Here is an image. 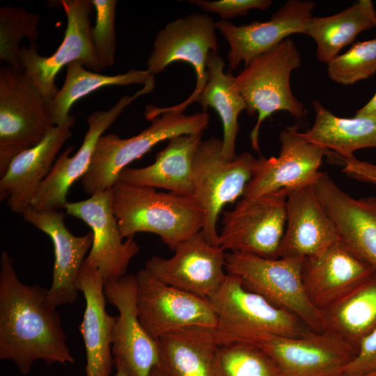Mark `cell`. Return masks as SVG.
I'll use <instances>...</instances> for the list:
<instances>
[{
    "mask_svg": "<svg viewBox=\"0 0 376 376\" xmlns=\"http://www.w3.org/2000/svg\"><path fill=\"white\" fill-rule=\"evenodd\" d=\"M13 260L4 251L0 259V359L15 363L24 375L33 363L73 364L56 307L48 289L18 278Z\"/></svg>",
    "mask_w": 376,
    "mask_h": 376,
    "instance_id": "1",
    "label": "cell"
},
{
    "mask_svg": "<svg viewBox=\"0 0 376 376\" xmlns=\"http://www.w3.org/2000/svg\"><path fill=\"white\" fill-rule=\"evenodd\" d=\"M112 210L123 238L158 235L171 250L201 231L203 212L191 196L118 180L111 188Z\"/></svg>",
    "mask_w": 376,
    "mask_h": 376,
    "instance_id": "2",
    "label": "cell"
},
{
    "mask_svg": "<svg viewBox=\"0 0 376 376\" xmlns=\"http://www.w3.org/2000/svg\"><path fill=\"white\" fill-rule=\"evenodd\" d=\"M301 54L294 42L286 38L257 56L234 77L233 88L243 97L249 116L258 114L250 133L252 148L259 152L258 136L263 122L277 111L301 118L304 106L293 95L290 75L301 66Z\"/></svg>",
    "mask_w": 376,
    "mask_h": 376,
    "instance_id": "3",
    "label": "cell"
},
{
    "mask_svg": "<svg viewBox=\"0 0 376 376\" xmlns=\"http://www.w3.org/2000/svg\"><path fill=\"white\" fill-rule=\"evenodd\" d=\"M207 299L217 318L214 334L219 345L250 343L263 336L299 337L312 331L294 314L246 289L230 274Z\"/></svg>",
    "mask_w": 376,
    "mask_h": 376,
    "instance_id": "4",
    "label": "cell"
},
{
    "mask_svg": "<svg viewBox=\"0 0 376 376\" xmlns=\"http://www.w3.org/2000/svg\"><path fill=\"white\" fill-rule=\"evenodd\" d=\"M150 122L149 127L130 138L109 134L99 139L89 169L81 179L86 194L92 196L111 189L125 168L157 143L180 134L203 133L210 116L207 111L193 114L164 111Z\"/></svg>",
    "mask_w": 376,
    "mask_h": 376,
    "instance_id": "5",
    "label": "cell"
},
{
    "mask_svg": "<svg viewBox=\"0 0 376 376\" xmlns=\"http://www.w3.org/2000/svg\"><path fill=\"white\" fill-rule=\"evenodd\" d=\"M302 258L269 259L241 252H227L225 269L242 285L301 320L311 330H325L323 311L309 300L301 277Z\"/></svg>",
    "mask_w": 376,
    "mask_h": 376,
    "instance_id": "6",
    "label": "cell"
},
{
    "mask_svg": "<svg viewBox=\"0 0 376 376\" xmlns=\"http://www.w3.org/2000/svg\"><path fill=\"white\" fill-rule=\"evenodd\" d=\"M48 102L23 70L0 68V176L15 157L38 144L54 127Z\"/></svg>",
    "mask_w": 376,
    "mask_h": 376,
    "instance_id": "7",
    "label": "cell"
},
{
    "mask_svg": "<svg viewBox=\"0 0 376 376\" xmlns=\"http://www.w3.org/2000/svg\"><path fill=\"white\" fill-rule=\"evenodd\" d=\"M223 142L212 136L199 144L193 162V197L203 212L201 230L205 237L219 246L217 224L224 207L243 196L251 180L256 159L244 152L232 159L222 152Z\"/></svg>",
    "mask_w": 376,
    "mask_h": 376,
    "instance_id": "8",
    "label": "cell"
},
{
    "mask_svg": "<svg viewBox=\"0 0 376 376\" xmlns=\"http://www.w3.org/2000/svg\"><path fill=\"white\" fill-rule=\"evenodd\" d=\"M215 30V22L210 16L195 13L169 22L157 32L146 70L155 76L171 63L184 61L194 68L196 83L192 93L181 103L169 107H146V120L150 121L164 111L184 112L195 102L207 81L209 54L218 51Z\"/></svg>",
    "mask_w": 376,
    "mask_h": 376,
    "instance_id": "9",
    "label": "cell"
},
{
    "mask_svg": "<svg viewBox=\"0 0 376 376\" xmlns=\"http://www.w3.org/2000/svg\"><path fill=\"white\" fill-rule=\"evenodd\" d=\"M288 194L281 189L254 198H242L233 210L222 212L219 246L225 251L278 258Z\"/></svg>",
    "mask_w": 376,
    "mask_h": 376,
    "instance_id": "10",
    "label": "cell"
},
{
    "mask_svg": "<svg viewBox=\"0 0 376 376\" xmlns=\"http://www.w3.org/2000/svg\"><path fill=\"white\" fill-rule=\"evenodd\" d=\"M67 17L64 37L56 52L41 56L37 44L22 46L19 59L24 72L31 79L49 102L58 89L55 79L59 71L72 62L79 61L86 69L97 72L103 67L91 38V0L58 1Z\"/></svg>",
    "mask_w": 376,
    "mask_h": 376,
    "instance_id": "11",
    "label": "cell"
},
{
    "mask_svg": "<svg viewBox=\"0 0 376 376\" xmlns=\"http://www.w3.org/2000/svg\"><path fill=\"white\" fill-rule=\"evenodd\" d=\"M136 276L139 320L153 339L191 327L216 328L217 315L208 299L169 285L146 268Z\"/></svg>",
    "mask_w": 376,
    "mask_h": 376,
    "instance_id": "12",
    "label": "cell"
},
{
    "mask_svg": "<svg viewBox=\"0 0 376 376\" xmlns=\"http://www.w3.org/2000/svg\"><path fill=\"white\" fill-rule=\"evenodd\" d=\"M250 344L265 352L280 376H342L357 349L329 331H310L299 337L263 336Z\"/></svg>",
    "mask_w": 376,
    "mask_h": 376,
    "instance_id": "13",
    "label": "cell"
},
{
    "mask_svg": "<svg viewBox=\"0 0 376 376\" xmlns=\"http://www.w3.org/2000/svg\"><path fill=\"white\" fill-rule=\"evenodd\" d=\"M299 129L294 125L281 132L278 157L256 159L242 198H254L281 189L290 193L317 182L322 158L330 151L311 142Z\"/></svg>",
    "mask_w": 376,
    "mask_h": 376,
    "instance_id": "14",
    "label": "cell"
},
{
    "mask_svg": "<svg viewBox=\"0 0 376 376\" xmlns=\"http://www.w3.org/2000/svg\"><path fill=\"white\" fill-rule=\"evenodd\" d=\"M155 77L132 95H124L107 110L95 111L86 118L88 130L81 146L73 155V146L60 153L49 173L41 183L31 206L36 210L64 208L72 185L82 178L89 169L99 139L120 116L124 109L139 97L151 93Z\"/></svg>",
    "mask_w": 376,
    "mask_h": 376,
    "instance_id": "15",
    "label": "cell"
},
{
    "mask_svg": "<svg viewBox=\"0 0 376 376\" xmlns=\"http://www.w3.org/2000/svg\"><path fill=\"white\" fill-rule=\"evenodd\" d=\"M104 290L107 301L118 311L113 331V365L123 366L130 376H150L160 360L157 340L139 320L136 274L104 282Z\"/></svg>",
    "mask_w": 376,
    "mask_h": 376,
    "instance_id": "16",
    "label": "cell"
},
{
    "mask_svg": "<svg viewBox=\"0 0 376 376\" xmlns=\"http://www.w3.org/2000/svg\"><path fill=\"white\" fill-rule=\"evenodd\" d=\"M169 258L152 256L145 267L162 282L208 298L225 281L226 252L211 244L201 231L180 242Z\"/></svg>",
    "mask_w": 376,
    "mask_h": 376,
    "instance_id": "17",
    "label": "cell"
},
{
    "mask_svg": "<svg viewBox=\"0 0 376 376\" xmlns=\"http://www.w3.org/2000/svg\"><path fill=\"white\" fill-rule=\"evenodd\" d=\"M111 204L109 189L84 201L68 202L64 207L68 215L81 219L91 228L93 241L86 258L98 269L104 282L126 275L131 260L140 249L133 237L123 240Z\"/></svg>",
    "mask_w": 376,
    "mask_h": 376,
    "instance_id": "18",
    "label": "cell"
},
{
    "mask_svg": "<svg viewBox=\"0 0 376 376\" xmlns=\"http://www.w3.org/2000/svg\"><path fill=\"white\" fill-rule=\"evenodd\" d=\"M315 6L313 1L289 0L265 22L242 25L233 24L227 19L215 22L216 29L229 45L228 72L234 71L242 62L245 66L291 34H304Z\"/></svg>",
    "mask_w": 376,
    "mask_h": 376,
    "instance_id": "19",
    "label": "cell"
},
{
    "mask_svg": "<svg viewBox=\"0 0 376 376\" xmlns=\"http://www.w3.org/2000/svg\"><path fill=\"white\" fill-rule=\"evenodd\" d=\"M22 215L25 222L52 240L54 262L52 282L48 289L51 302L56 307L73 304L78 297L77 280L79 270L92 246L93 233L74 235L65 224V214L58 209L36 210L30 206Z\"/></svg>",
    "mask_w": 376,
    "mask_h": 376,
    "instance_id": "20",
    "label": "cell"
},
{
    "mask_svg": "<svg viewBox=\"0 0 376 376\" xmlns=\"http://www.w3.org/2000/svg\"><path fill=\"white\" fill-rule=\"evenodd\" d=\"M375 273L340 240L320 254L304 258L301 277L306 295L323 311Z\"/></svg>",
    "mask_w": 376,
    "mask_h": 376,
    "instance_id": "21",
    "label": "cell"
},
{
    "mask_svg": "<svg viewBox=\"0 0 376 376\" xmlns=\"http://www.w3.org/2000/svg\"><path fill=\"white\" fill-rule=\"evenodd\" d=\"M315 189L340 240L376 272V197L354 198L326 172H322Z\"/></svg>",
    "mask_w": 376,
    "mask_h": 376,
    "instance_id": "22",
    "label": "cell"
},
{
    "mask_svg": "<svg viewBox=\"0 0 376 376\" xmlns=\"http://www.w3.org/2000/svg\"><path fill=\"white\" fill-rule=\"evenodd\" d=\"M287 226L278 258L315 256L340 240L336 225L320 203L314 185L288 195Z\"/></svg>",
    "mask_w": 376,
    "mask_h": 376,
    "instance_id": "23",
    "label": "cell"
},
{
    "mask_svg": "<svg viewBox=\"0 0 376 376\" xmlns=\"http://www.w3.org/2000/svg\"><path fill=\"white\" fill-rule=\"evenodd\" d=\"M75 118L70 115L62 125H55L36 146L13 158L0 180V200L10 210L22 214L31 206L41 183L49 173L58 152L72 135Z\"/></svg>",
    "mask_w": 376,
    "mask_h": 376,
    "instance_id": "24",
    "label": "cell"
},
{
    "mask_svg": "<svg viewBox=\"0 0 376 376\" xmlns=\"http://www.w3.org/2000/svg\"><path fill=\"white\" fill-rule=\"evenodd\" d=\"M104 285L100 271L86 258L77 280V289L86 301L79 326L86 350V376H110L113 365L112 340L116 316L107 312Z\"/></svg>",
    "mask_w": 376,
    "mask_h": 376,
    "instance_id": "25",
    "label": "cell"
},
{
    "mask_svg": "<svg viewBox=\"0 0 376 376\" xmlns=\"http://www.w3.org/2000/svg\"><path fill=\"white\" fill-rule=\"evenodd\" d=\"M203 134L171 138L157 153L152 164L142 168L126 167L120 173L118 180L193 196V162Z\"/></svg>",
    "mask_w": 376,
    "mask_h": 376,
    "instance_id": "26",
    "label": "cell"
},
{
    "mask_svg": "<svg viewBox=\"0 0 376 376\" xmlns=\"http://www.w3.org/2000/svg\"><path fill=\"white\" fill-rule=\"evenodd\" d=\"M156 340L159 367L167 376H217L214 329L188 327Z\"/></svg>",
    "mask_w": 376,
    "mask_h": 376,
    "instance_id": "27",
    "label": "cell"
},
{
    "mask_svg": "<svg viewBox=\"0 0 376 376\" xmlns=\"http://www.w3.org/2000/svg\"><path fill=\"white\" fill-rule=\"evenodd\" d=\"M315 110L313 127L304 132L311 142L330 151L336 158H349L355 150L376 148V116L341 118L333 114L319 101L312 102Z\"/></svg>",
    "mask_w": 376,
    "mask_h": 376,
    "instance_id": "28",
    "label": "cell"
},
{
    "mask_svg": "<svg viewBox=\"0 0 376 376\" xmlns=\"http://www.w3.org/2000/svg\"><path fill=\"white\" fill-rule=\"evenodd\" d=\"M376 28V11L370 0H359L327 17H311L304 34L316 44V57L329 63L361 32Z\"/></svg>",
    "mask_w": 376,
    "mask_h": 376,
    "instance_id": "29",
    "label": "cell"
},
{
    "mask_svg": "<svg viewBox=\"0 0 376 376\" xmlns=\"http://www.w3.org/2000/svg\"><path fill=\"white\" fill-rule=\"evenodd\" d=\"M225 62L216 52H211L207 61V81L195 102L199 103L202 111L213 108L221 120L224 130L222 152L228 159L235 154V142L240 130L238 117L246 109V103L233 88L234 76L224 72Z\"/></svg>",
    "mask_w": 376,
    "mask_h": 376,
    "instance_id": "30",
    "label": "cell"
},
{
    "mask_svg": "<svg viewBox=\"0 0 376 376\" xmlns=\"http://www.w3.org/2000/svg\"><path fill=\"white\" fill-rule=\"evenodd\" d=\"M323 314L325 330L357 349L359 342L376 328V272Z\"/></svg>",
    "mask_w": 376,
    "mask_h": 376,
    "instance_id": "31",
    "label": "cell"
},
{
    "mask_svg": "<svg viewBox=\"0 0 376 376\" xmlns=\"http://www.w3.org/2000/svg\"><path fill=\"white\" fill-rule=\"evenodd\" d=\"M152 77L147 70L130 69L123 74L106 75L86 69L81 62L75 61L66 66V76L62 87L49 102V111L54 125L65 123L70 110L78 100L109 86L143 84Z\"/></svg>",
    "mask_w": 376,
    "mask_h": 376,
    "instance_id": "32",
    "label": "cell"
},
{
    "mask_svg": "<svg viewBox=\"0 0 376 376\" xmlns=\"http://www.w3.org/2000/svg\"><path fill=\"white\" fill-rule=\"evenodd\" d=\"M39 13L21 6L5 5L0 8V60L17 70H23L19 59L22 40L37 44L39 38Z\"/></svg>",
    "mask_w": 376,
    "mask_h": 376,
    "instance_id": "33",
    "label": "cell"
},
{
    "mask_svg": "<svg viewBox=\"0 0 376 376\" xmlns=\"http://www.w3.org/2000/svg\"><path fill=\"white\" fill-rule=\"evenodd\" d=\"M217 376H280L273 359L256 345L230 343L219 345Z\"/></svg>",
    "mask_w": 376,
    "mask_h": 376,
    "instance_id": "34",
    "label": "cell"
},
{
    "mask_svg": "<svg viewBox=\"0 0 376 376\" xmlns=\"http://www.w3.org/2000/svg\"><path fill=\"white\" fill-rule=\"evenodd\" d=\"M327 65L329 77L342 85H352L373 76L376 73V38L354 43Z\"/></svg>",
    "mask_w": 376,
    "mask_h": 376,
    "instance_id": "35",
    "label": "cell"
},
{
    "mask_svg": "<svg viewBox=\"0 0 376 376\" xmlns=\"http://www.w3.org/2000/svg\"><path fill=\"white\" fill-rule=\"evenodd\" d=\"M95 11V23L91 29V38L103 68L115 61L116 37L115 31L116 0H91Z\"/></svg>",
    "mask_w": 376,
    "mask_h": 376,
    "instance_id": "36",
    "label": "cell"
},
{
    "mask_svg": "<svg viewBox=\"0 0 376 376\" xmlns=\"http://www.w3.org/2000/svg\"><path fill=\"white\" fill-rule=\"evenodd\" d=\"M189 2L205 12L218 14L221 20L245 15L252 9L265 10L272 3L270 0H190Z\"/></svg>",
    "mask_w": 376,
    "mask_h": 376,
    "instance_id": "37",
    "label": "cell"
},
{
    "mask_svg": "<svg viewBox=\"0 0 376 376\" xmlns=\"http://www.w3.org/2000/svg\"><path fill=\"white\" fill-rule=\"evenodd\" d=\"M376 371V328L359 343L354 357L347 363L343 375H359Z\"/></svg>",
    "mask_w": 376,
    "mask_h": 376,
    "instance_id": "38",
    "label": "cell"
},
{
    "mask_svg": "<svg viewBox=\"0 0 376 376\" xmlns=\"http://www.w3.org/2000/svg\"><path fill=\"white\" fill-rule=\"evenodd\" d=\"M340 159L344 165L343 172L347 176L358 181L376 185V164L359 160L354 156Z\"/></svg>",
    "mask_w": 376,
    "mask_h": 376,
    "instance_id": "39",
    "label": "cell"
},
{
    "mask_svg": "<svg viewBox=\"0 0 376 376\" xmlns=\"http://www.w3.org/2000/svg\"><path fill=\"white\" fill-rule=\"evenodd\" d=\"M355 116H376V93L363 107H362L361 109L356 111Z\"/></svg>",
    "mask_w": 376,
    "mask_h": 376,
    "instance_id": "40",
    "label": "cell"
},
{
    "mask_svg": "<svg viewBox=\"0 0 376 376\" xmlns=\"http://www.w3.org/2000/svg\"><path fill=\"white\" fill-rule=\"evenodd\" d=\"M115 366L116 368V373L115 376H130L123 366L117 364L115 365Z\"/></svg>",
    "mask_w": 376,
    "mask_h": 376,
    "instance_id": "41",
    "label": "cell"
},
{
    "mask_svg": "<svg viewBox=\"0 0 376 376\" xmlns=\"http://www.w3.org/2000/svg\"><path fill=\"white\" fill-rule=\"evenodd\" d=\"M150 376H167V375L159 366H157L152 369Z\"/></svg>",
    "mask_w": 376,
    "mask_h": 376,
    "instance_id": "42",
    "label": "cell"
},
{
    "mask_svg": "<svg viewBox=\"0 0 376 376\" xmlns=\"http://www.w3.org/2000/svg\"><path fill=\"white\" fill-rule=\"evenodd\" d=\"M342 376H376V371L359 375H343Z\"/></svg>",
    "mask_w": 376,
    "mask_h": 376,
    "instance_id": "43",
    "label": "cell"
}]
</instances>
